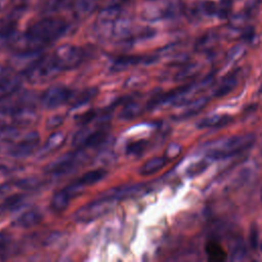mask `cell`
Listing matches in <instances>:
<instances>
[{"label": "cell", "mask_w": 262, "mask_h": 262, "mask_svg": "<svg viewBox=\"0 0 262 262\" xmlns=\"http://www.w3.org/2000/svg\"><path fill=\"white\" fill-rule=\"evenodd\" d=\"M73 96V91L61 85H54L45 90L41 96V103L46 108L58 107L67 103Z\"/></svg>", "instance_id": "6"}, {"label": "cell", "mask_w": 262, "mask_h": 262, "mask_svg": "<svg viewBox=\"0 0 262 262\" xmlns=\"http://www.w3.org/2000/svg\"><path fill=\"white\" fill-rule=\"evenodd\" d=\"M39 143V134L36 131L27 133L12 148L11 156L13 157H26L31 155Z\"/></svg>", "instance_id": "9"}, {"label": "cell", "mask_w": 262, "mask_h": 262, "mask_svg": "<svg viewBox=\"0 0 262 262\" xmlns=\"http://www.w3.org/2000/svg\"><path fill=\"white\" fill-rule=\"evenodd\" d=\"M258 241V232H257V229L255 227L251 228V234H250V242H251V246L252 248H257V243Z\"/></svg>", "instance_id": "35"}, {"label": "cell", "mask_w": 262, "mask_h": 262, "mask_svg": "<svg viewBox=\"0 0 262 262\" xmlns=\"http://www.w3.org/2000/svg\"><path fill=\"white\" fill-rule=\"evenodd\" d=\"M155 60L152 56H137V55H131V56H121L117 58L112 67V71L119 72L128 69L129 67L136 66L138 63H150Z\"/></svg>", "instance_id": "11"}, {"label": "cell", "mask_w": 262, "mask_h": 262, "mask_svg": "<svg viewBox=\"0 0 262 262\" xmlns=\"http://www.w3.org/2000/svg\"><path fill=\"white\" fill-rule=\"evenodd\" d=\"M260 92H262V85H261V87H260Z\"/></svg>", "instance_id": "39"}, {"label": "cell", "mask_w": 262, "mask_h": 262, "mask_svg": "<svg viewBox=\"0 0 262 262\" xmlns=\"http://www.w3.org/2000/svg\"><path fill=\"white\" fill-rule=\"evenodd\" d=\"M200 11L203 12L205 15H209V16H212V15H215L217 14V11H218V6L215 2L213 1H210V0H207V1H203L200 5Z\"/></svg>", "instance_id": "26"}, {"label": "cell", "mask_w": 262, "mask_h": 262, "mask_svg": "<svg viewBox=\"0 0 262 262\" xmlns=\"http://www.w3.org/2000/svg\"><path fill=\"white\" fill-rule=\"evenodd\" d=\"M52 58L62 72L77 68L84 59V52L78 46L64 44L56 48Z\"/></svg>", "instance_id": "4"}, {"label": "cell", "mask_w": 262, "mask_h": 262, "mask_svg": "<svg viewBox=\"0 0 262 262\" xmlns=\"http://www.w3.org/2000/svg\"><path fill=\"white\" fill-rule=\"evenodd\" d=\"M140 114V105L137 102L130 101L126 104V106L122 110L121 117L124 119H132Z\"/></svg>", "instance_id": "25"}, {"label": "cell", "mask_w": 262, "mask_h": 262, "mask_svg": "<svg viewBox=\"0 0 262 262\" xmlns=\"http://www.w3.org/2000/svg\"><path fill=\"white\" fill-rule=\"evenodd\" d=\"M9 245V237L5 233H0V256H3Z\"/></svg>", "instance_id": "33"}, {"label": "cell", "mask_w": 262, "mask_h": 262, "mask_svg": "<svg viewBox=\"0 0 262 262\" xmlns=\"http://www.w3.org/2000/svg\"><path fill=\"white\" fill-rule=\"evenodd\" d=\"M72 199H73L72 194L69 192V190L66 187L60 190H57L52 195V199L50 202L51 209L56 213L63 212L68 208Z\"/></svg>", "instance_id": "12"}, {"label": "cell", "mask_w": 262, "mask_h": 262, "mask_svg": "<svg viewBox=\"0 0 262 262\" xmlns=\"http://www.w3.org/2000/svg\"><path fill=\"white\" fill-rule=\"evenodd\" d=\"M67 30V24L59 18L47 17L38 20L31 25L27 32L21 37L26 48L31 50H38L43 45H46L63 35Z\"/></svg>", "instance_id": "1"}, {"label": "cell", "mask_w": 262, "mask_h": 262, "mask_svg": "<svg viewBox=\"0 0 262 262\" xmlns=\"http://www.w3.org/2000/svg\"><path fill=\"white\" fill-rule=\"evenodd\" d=\"M231 121V118L228 115H214L206 117L200 120L196 124V127L200 129L205 128H217L224 125H227Z\"/></svg>", "instance_id": "14"}, {"label": "cell", "mask_w": 262, "mask_h": 262, "mask_svg": "<svg viewBox=\"0 0 262 262\" xmlns=\"http://www.w3.org/2000/svg\"><path fill=\"white\" fill-rule=\"evenodd\" d=\"M72 7L78 17H85L96 8V0H74Z\"/></svg>", "instance_id": "16"}, {"label": "cell", "mask_w": 262, "mask_h": 262, "mask_svg": "<svg viewBox=\"0 0 262 262\" xmlns=\"http://www.w3.org/2000/svg\"><path fill=\"white\" fill-rule=\"evenodd\" d=\"M41 220H42V215L40 212L36 210H30L21 214L14 221V226L20 227V228H30L40 223Z\"/></svg>", "instance_id": "13"}, {"label": "cell", "mask_w": 262, "mask_h": 262, "mask_svg": "<svg viewBox=\"0 0 262 262\" xmlns=\"http://www.w3.org/2000/svg\"><path fill=\"white\" fill-rule=\"evenodd\" d=\"M207 103H208V98H206V97H200V98L193 99L192 101H190L186 105V107L184 108L183 113L180 114L179 118L180 119H184V118L191 117V116L195 115L196 113L202 111Z\"/></svg>", "instance_id": "22"}, {"label": "cell", "mask_w": 262, "mask_h": 262, "mask_svg": "<svg viewBox=\"0 0 262 262\" xmlns=\"http://www.w3.org/2000/svg\"><path fill=\"white\" fill-rule=\"evenodd\" d=\"M61 71L53 60L52 56L37 60L27 71V77L31 82L42 83L55 78Z\"/></svg>", "instance_id": "5"}, {"label": "cell", "mask_w": 262, "mask_h": 262, "mask_svg": "<svg viewBox=\"0 0 262 262\" xmlns=\"http://www.w3.org/2000/svg\"><path fill=\"white\" fill-rule=\"evenodd\" d=\"M63 122V117L61 115H54L51 116L50 118H48L47 122H46V128L48 130H54L55 128H57L58 126H60Z\"/></svg>", "instance_id": "30"}, {"label": "cell", "mask_w": 262, "mask_h": 262, "mask_svg": "<svg viewBox=\"0 0 262 262\" xmlns=\"http://www.w3.org/2000/svg\"><path fill=\"white\" fill-rule=\"evenodd\" d=\"M106 175V171L103 169H95V170H91L89 172H86L85 174H83L79 179H77V181L83 186H89L92 185L98 181H100L102 178H104V176Z\"/></svg>", "instance_id": "21"}, {"label": "cell", "mask_w": 262, "mask_h": 262, "mask_svg": "<svg viewBox=\"0 0 262 262\" xmlns=\"http://www.w3.org/2000/svg\"><path fill=\"white\" fill-rule=\"evenodd\" d=\"M237 84V79L235 77V75H228L226 76L222 82L219 84V86L215 89L214 91V97H222L226 94H228L229 92H231L235 86Z\"/></svg>", "instance_id": "19"}, {"label": "cell", "mask_w": 262, "mask_h": 262, "mask_svg": "<svg viewBox=\"0 0 262 262\" xmlns=\"http://www.w3.org/2000/svg\"><path fill=\"white\" fill-rule=\"evenodd\" d=\"M261 201H262V188H261Z\"/></svg>", "instance_id": "40"}, {"label": "cell", "mask_w": 262, "mask_h": 262, "mask_svg": "<svg viewBox=\"0 0 262 262\" xmlns=\"http://www.w3.org/2000/svg\"><path fill=\"white\" fill-rule=\"evenodd\" d=\"M15 1L18 4V6L21 8V7H27L32 5L36 0H15Z\"/></svg>", "instance_id": "36"}, {"label": "cell", "mask_w": 262, "mask_h": 262, "mask_svg": "<svg viewBox=\"0 0 262 262\" xmlns=\"http://www.w3.org/2000/svg\"><path fill=\"white\" fill-rule=\"evenodd\" d=\"M255 141L253 133L234 135L212 143L208 156L212 159H222L239 154L249 148Z\"/></svg>", "instance_id": "2"}, {"label": "cell", "mask_w": 262, "mask_h": 262, "mask_svg": "<svg viewBox=\"0 0 262 262\" xmlns=\"http://www.w3.org/2000/svg\"><path fill=\"white\" fill-rule=\"evenodd\" d=\"M79 163V157L76 152H69L62 156L61 158L57 159L56 161L50 163L46 168L45 171L50 174L54 175H60L68 173L72 169L76 167V165Z\"/></svg>", "instance_id": "8"}, {"label": "cell", "mask_w": 262, "mask_h": 262, "mask_svg": "<svg viewBox=\"0 0 262 262\" xmlns=\"http://www.w3.org/2000/svg\"><path fill=\"white\" fill-rule=\"evenodd\" d=\"M122 15V11L118 6L106 7L97 16L96 27L103 36L111 37L116 20Z\"/></svg>", "instance_id": "7"}, {"label": "cell", "mask_w": 262, "mask_h": 262, "mask_svg": "<svg viewBox=\"0 0 262 262\" xmlns=\"http://www.w3.org/2000/svg\"><path fill=\"white\" fill-rule=\"evenodd\" d=\"M69 2V0H47L46 2V8L49 10H55L63 5H66Z\"/></svg>", "instance_id": "32"}, {"label": "cell", "mask_w": 262, "mask_h": 262, "mask_svg": "<svg viewBox=\"0 0 262 262\" xmlns=\"http://www.w3.org/2000/svg\"><path fill=\"white\" fill-rule=\"evenodd\" d=\"M64 140H66V137L62 132L55 131V132L51 133L42 148V154L51 152V151L59 148L64 143Z\"/></svg>", "instance_id": "20"}, {"label": "cell", "mask_w": 262, "mask_h": 262, "mask_svg": "<svg viewBox=\"0 0 262 262\" xmlns=\"http://www.w3.org/2000/svg\"><path fill=\"white\" fill-rule=\"evenodd\" d=\"M143 188H144V185L141 183L124 184V185H121L118 187L107 189L103 193H101V195L117 202V201H120V200H123L126 198L134 196L135 194H137L141 190H143Z\"/></svg>", "instance_id": "10"}, {"label": "cell", "mask_w": 262, "mask_h": 262, "mask_svg": "<svg viewBox=\"0 0 262 262\" xmlns=\"http://www.w3.org/2000/svg\"><path fill=\"white\" fill-rule=\"evenodd\" d=\"M205 251L210 261L222 262L227 258L225 250L216 241H209L205 246Z\"/></svg>", "instance_id": "15"}, {"label": "cell", "mask_w": 262, "mask_h": 262, "mask_svg": "<svg viewBox=\"0 0 262 262\" xmlns=\"http://www.w3.org/2000/svg\"><path fill=\"white\" fill-rule=\"evenodd\" d=\"M7 2H8V0H0V10L5 7V5L7 4Z\"/></svg>", "instance_id": "37"}, {"label": "cell", "mask_w": 262, "mask_h": 262, "mask_svg": "<svg viewBox=\"0 0 262 262\" xmlns=\"http://www.w3.org/2000/svg\"><path fill=\"white\" fill-rule=\"evenodd\" d=\"M259 248H260V251L262 252V241H261V243H260V246H259Z\"/></svg>", "instance_id": "38"}, {"label": "cell", "mask_w": 262, "mask_h": 262, "mask_svg": "<svg viewBox=\"0 0 262 262\" xmlns=\"http://www.w3.org/2000/svg\"><path fill=\"white\" fill-rule=\"evenodd\" d=\"M96 93H97V89L96 88L85 89L75 99V101L73 102V107H77L79 105H82V104H85V103L89 102L95 96Z\"/></svg>", "instance_id": "24"}, {"label": "cell", "mask_w": 262, "mask_h": 262, "mask_svg": "<svg viewBox=\"0 0 262 262\" xmlns=\"http://www.w3.org/2000/svg\"><path fill=\"white\" fill-rule=\"evenodd\" d=\"M217 40H218V36L215 33L213 32L206 33L205 35L200 37L195 42V50L198 51L209 50L217 43Z\"/></svg>", "instance_id": "23"}, {"label": "cell", "mask_w": 262, "mask_h": 262, "mask_svg": "<svg viewBox=\"0 0 262 262\" xmlns=\"http://www.w3.org/2000/svg\"><path fill=\"white\" fill-rule=\"evenodd\" d=\"M206 163L205 162H199L194 165H192L188 170H187V173L190 175V176H194L196 174H200L202 171H204L206 169Z\"/></svg>", "instance_id": "31"}, {"label": "cell", "mask_w": 262, "mask_h": 262, "mask_svg": "<svg viewBox=\"0 0 262 262\" xmlns=\"http://www.w3.org/2000/svg\"><path fill=\"white\" fill-rule=\"evenodd\" d=\"M19 87V81L16 77L9 75H0V97L11 94Z\"/></svg>", "instance_id": "18"}, {"label": "cell", "mask_w": 262, "mask_h": 262, "mask_svg": "<svg viewBox=\"0 0 262 262\" xmlns=\"http://www.w3.org/2000/svg\"><path fill=\"white\" fill-rule=\"evenodd\" d=\"M145 145H146V141H144V140L134 141L127 146V152L133 154V155L140 154L145 148Z\"/></svg>", "instance_id": "29"}, {"label": "cell", "mask_w": 262, "mask_h": 262, "mask_svg": "<svg viewBox=\"0 0 262 262\" xmlns=\"http://www.w3.org/2000/svg\"><path fill=\"white\" fill-rule=\"evenodd\" d=\"M166 157H154L143 163L139 169L141 175H149L161 170L166 164Z\"/></svg>", "instance_id": "17"}, {"label": "cell", "mask_w": 262, "mask_h": 262, "mask_svg": "<svg viewBox=\"0 0 262 262\" xmlns=\"http://www.w3.org/2000/svg\"><path fill=\"white\" fill-rule=\"evenodd\" d=\"M180 150H181L180 145L174 144V143H173V144H170V145L168 146L167 151H166V156H168V157H177V155H179Z\"/></svg>", "instance_id": "34"}, {"label": "cell", "mask_w": 262, "mask_h": 262, "mask_svg": "<svg viewBox=\"0 0 262 262\" xmlns=\"http://www.w3.org/2000/svg\"><path fill=\"white\" fill-rule=\"evenodd\" d=\"M231 8H232V0H220L217 15L221 18H226L230 13Z\"/></svg>", "instance_id": "27"}, {"label": "cell", "mask_w": 262, "mask_h": 262, "mask_svg": "<svg viewBox=\"0 0 262 262\" xmlns=\"http://www.w3.org/2000/svg\"><path fill=\"white\" fill-rule=\"evenodd\" d=\"M115 203V201L101 195L79 208L74 214V219L76 222H91L107 213Z\"/></svg>", "instance_id": "3"}, {"label": "cell", "mask_w": 262, "mask_h": 262, "mask_svg": "<svg viewBox=\"0 0 262 262\" xmlns=\"http://www.w3.org/2000/svg\"><path fill=\"white\" fill-rule=\"evenodd\" d=\"M196 72L195 64H189L187 67H184L181 71H179L176 75V80H185L191 76L194 75Z\"/></svg>", "instance_id": "28"}]
</instances>
